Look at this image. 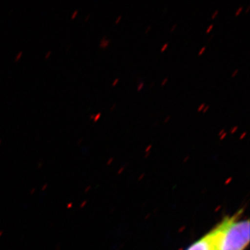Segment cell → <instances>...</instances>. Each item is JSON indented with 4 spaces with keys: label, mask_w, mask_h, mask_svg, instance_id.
Segmentation results:
<instances>
[{
    "label": "cell",
    "mask_w": 250,
    "mask_h": 250,
    "mask_svg": "<svg viewBox=\"0 0 250 250\" xmlns=\"http://www.w3.org/2000/svg\"><path fill=\"white\" fill-rule=\"evenodd\" d=\"M210 235L215 250H244L250 242L249 220L227 219Z\"/></svg>",
    "instance_id": "1"
},
{
    "label": "cell",
    "mask_w": 250,
    "mask_h": 250,
    "mask_svg": "<svg viewBox=\"0 0 250 250\" xmlns=\"http://www.w3.org/2000/svg\"><path fill=\"white\" fill-rule=\"evenodd\" d=\"M187 250H215L210 233L196 242Z\"/></svg>",
    "instance_id": "2"
},
{
    "label": "cell",
    "mask_w": 250,
    "mask_h": 250,
    "mask_svg": "<svg viewBox=\"0 0 250 250\" xmlns=\"http://www.w3.org/2000/svg\"><path fill=\"white\" fill-rule=\"evenodd\" d=\"M109 39H106V36H104V37H103V39H102L101 42H100V46L101 47H103V48H106V47H107L108 45H109Z\"/></svg>",
    "instance_id": "3"
},
{
    "label": "cell",
    "mask_w": 250,
    "mask_h": 250,
    "mask_svg": "<svg viewBox=\"0 0 250 250\" xmlns=\"http://www.w3.org/2000/svg\"><path fill=\"white\" fill-rule=\"evenodd\" d=\"M143 86H144V82H143V81H141V82H140L139 85H138V91H140V90L142 89Z\"/></svg>",
    "instance_id": "4"
},
{
    "label": "cell",
    "mask_w": 250,
    "mask_h": 250,
    "mask_svg": "<svg viewBox=\"0 0 250 250\" xmlns=\"http://www.w3.org/2000/svg\"><path fill=\"white\" fill-rule=\"evenodd\" d=\"M102 113H98V114L95 115V117H94L93 120L94 122H97L100 118V116H101Z\"/></svg>",
    "instance_id": "5"
},
{
    "label": "cell",
    "mask_w": 250,
    "mask_h": 250,
    "mask_svg": "<svg viewBox=\"0 0 250 250\" xmlns=\"http://www.w3.org/2000/svg\"><path fill=\"white\" fill-rule=\"evenodd\" d=\"M206 106L205 103H202L199 106L198 108H197V111H201L202 109H203L204 108H205V106Z\"/></svg>",
    "instance_id": "6"
},
{
    "label": "cell",
    "mask_w": 250,
    "mask_h": 250,
    "mask_svg": "<svg viewBox=\"0 0 250 250\" xmlns=\"http://www.w3.org/2000/svg\"><path fill=\"white\" fill-rule=\"evenodd\" d=\"M207 48V47L206 46H204V47H202L201 49H200V50L199 51L198 55H202V53H203L204 52H205V50Z\"/></svg>",
    "instance_id": "7"
},
{
    "label": "cell",
    "mask_w": 250,
    "mask_h": 250,
    "mask_svg": "<svg viewBox=\"0 0 250 250\" xmlns=\"http://www.w3.org/2000/svg\"><path fill=\"white\" fill-rule=\"evenodd\" d=\"M22 52H20L19 54H18L17 56H16V59H15V61L16 62H17V61L19 60L20 58H21V56H22Z\"/></svg>",
    "instance_id": "8"
},
{
    "label": "cell",
    "mask_w": 250,
    "mask_h": 250,
    "mask_svg": "<svg viewBox=\"0 0 250 250\" xmlns=\"http://www.w3.org/2000/svg\"><path fill=\"white\" fill-rule=\"evenodd\" d=\"M243 6H241V7L239 8V9L237 10L236 12L235 13V16H238V15H239L240 13H241V11H242V10H243Z\"/></svg>",
    "instance_id": "9"
},
{
    "label": "cell",
    "mask_w": 250,
    "mask_h": 250,
    "mask_svg": "<svg viewBox=\"0 0 250 250\" xmlns=\"http://www.w3.org/2000/svg\"><path fill=\"white\" fill-rule=\"evenodd\" d=\"M238 126H233V127L231 128V134H233V133L235 132V131H236L237 129H238Z\"/></svg>",
    "instance_id": "10"
},
{
    "label": "cell",
    "mask_w": 250,
    "mask_h": 250,
    "mask_svg": "<svg viewBox=\"0 0 250 250\" xmlns=\"http://www.w3.org/2000/svg\"><path fill=\"white\" fill-rule=\"evenodd\" d=\"M167 45H168V43H167V42H166V43L164 44V46L161 47V52H164V51L165 50L166 47H167Z\"/></svg>",
    "instance_id": "11"
},
{
    "label": "cell",
    "mask_w": 250,
    "mask_h": 250,
    "mask_svg": "<svg viewBox=\"0 0 250 250\" xmlns=\"http://www.w3.org/2000/svg\"><path fill=\"white\" fill-rule=\"evenodd\" d=\"M213 24H210V25L209 26V27H208V28H207V31H206V33H208V32H209V31H210V30H211L212 28H213Z\"/></svg>",
    "instance_id": "12"
},
{
    "label": "cell",
    "mask_w": 250,
    "mask_h": 250,
    "mask_svg": "<svg viewBox=\"0 0 250 250\" xmlns=\"http://www.w3.org/2000/svg\"><path fill=\"white\" fill-rule=\"evenodd\" d=\"M238 71H239V70H238V69H236V70L233 72V73L231 74V77H233L236 76V75L237 73H238Z\"/></svg>",
    "instance_id": "13"
},
{
    "label": "cell",
    "mask_w": 250,
    "mask_h": 250,
    "mask_svg": "<svg viewBox=\"0 0 250 250\" xmlns=\"http://www.w3.org/2000/svg\"><path fill=\"white\" fill-rule=\"evenodd\" d=\"M167 80H168V77H166V78L164 79V80H163V82H161V85H164V84H165L166 82H167Z\"/></svg>",
    "instance_id": "14"
},
{
    "label": "cell",
    "mask_w": 250,
    "mask_h": 250,
    "mask_svg": "<svg viewBox=\"0 0 250 250\" xmlns=\"http://www.w3.org/2000/svg\"><path fill=\"white\" fill-rule=\"evenodd\" d=\"M218 10H216V11H214V13H213V15H212L211 18L212 19H213L216 16V15L218 14Z\"/></svg>",
    "instance_id": "15"
},
{
    "label": "cell",
    "mask_w": 250,
    "mask_h": 250,
    "mask_svg": "<svg viewBox=\"0 0 250 250\" xmlns=\"http://www.w3.org/2000/svg\"><path fill=\"white\" fill-rule=\"evenodd\" d=\"M208 108H209V106H208V105H207V106H205V108H204L203 109V113H206V112H207V110H208Z\"/></svg>",
    "instance_id": "16"
},
{
    "label": "cell",
    "mask_w": 250,
    "mask_h": 250,
    "mask_svg": "<svg viewBox=\"0 0 250 250\" xmlns=\"http://www.w3.org/2000/svg\"><path fill=\"white\" fill-rule=\"evenodd\" d=\"M118 81H119V78H116L114 82H113V83H112V85H116L117 83H118Z\"/></svg>",
    "instance_id": "17"
},
{
    "label": "cell",
    "mask_w": 250,
    "mask_h": 250,
    "mask_svg": "<svg viewBox=\"0 0 250 250\" xmlns=\"http://www.w3.org/2000/svg\"><path fill=\"white\" fill-rule=\"evenodd\" d=\"M77 14H78V11L76 10V11H75V12H74V14L72 15V18H75Z\"/></svg>",
    "instance_id": "18"
},
{
    "label": "cell",
    "mask_w": 250,
    "mask_h": 250,
    "mask_svg": "<svg viewBox=\"0 0 250 250\" xmlns=\"http://www.w3.org/2000/svg\"><path fill=\"white\" fill-rule=\"evenodd\" d=\"M170 119V116H168L166 117L165 119H164V123H167V122H168L169 120Z\"/></svg>",
    "instance_id": "19"
},
{
    "label": "cell",
    "mask_w": 250,
    "mask_h": 250,
    "mask_svg": "<svg viewBox=\"0 0 250 250\" xmlns=\"http://www.w3.org/2000/svg\"><path fill=\"white\" fill-rule=\"evenodd\" d=\"M177 24H174L173 26H172V27H171L170 31H174V29H175V28L177 27Z\"/></svg>",
    "instance_id": "20"
},
{
    "label": "cell",
    "mask_w": 250,
    "mask_h": 250,
    "mask_svg": "<svg viewBox=\"0 0 250 250\" xmlns=\"http://www.w3.org/2000/svg\"><path fill=\"white\" fill-rule=\"evenodd\" d=\"M150 29H151V26L150 25L148 26V27H147V29H146V30L145 31V34H147L148 31H149V30H150Z\"/></svg>",
    "instance_id": "21"
},
{
    "label": "cell",
    "mask_w": 250,
    "mask_h": 250,
    "mask_svg": "<svg viewBox=\"0 0 250 250\" xmlns=\"http://www.w3.org/2000/svg\"><path fill=\"white\" fill-rule=\"evenodd\" d=\"M121 18H122V16H118V18H117L116 21V24H117V23L119 22V21H121Z\"/></svg>",
    "instance_id": "22"
},
{
    "label": "cell",
    "mask_w": 250,
    "mask_h": 250,
    "mask_svg": "<svg viewBox=\"0 0 250 250\" xmlns=\"http://www.w3.org/2000/svg\"><path fill=\"white\" fill-rule=\"evenodd\" d=\"M227 133L224 132L223 134L221 135V139H223V138H225L226 136Z\"/></svg>",
    "instance_id": "23"
},
{
    "label": "cell",
    "mask_w": 250,
    "mask_h": 250,
    "mask_svg": "<svg viewBox=\"0 0 250 250\" xmlns=\"http://www.w3.org/2000/svg\"><path fill=\"white\" fill-rule=\"evenodd\" d=\"M49 54H51V51H49V52H47V54H46V59L48 58V57H49Z\"/></svg>",
    "instance_id": "24"
},
{
    "label": "cell",
    "mask_w": 250,
    "mask_h": 250,
    "mask_svg": "<svg viewBox=\"0 0 250 250\" xmlns=\"http://www.w3.org/2000/svg\"><path fill=\"white\" fill-rule=\"evenodd\" d=\"M225 132V129H223L221 130V131L219 132V135H222L223 134V133Z\"/></svg>",
    "instance_id": "25"
},
{
    "label": "cell",
    "mask_w": 250,
    "mask_h": 250,
    "mask_svg": "<svg viewBox=\"0 0 250 250\" xmlns=\"http://www.w3.org/2000/svg\"><path fill=\"white\" fill-rule=\"evenodd\" d=\"M246 134L247 133L246 132V131H245V132H243V134L241 135V137H240V139H242V138H243V136H246Z\"/></svg>",
    "instance_id": "26"
},
{
    "label": "cell",
    "mask_w": 250,
    "mask_h": 250,
    "mask_svg": "<svg viewBox=\"0 0 250 250\" xmlns=\"http://www.w3.org/2000/svg\"><path fill=\"white\" fill-rule=\"evenodd\" d=\"M116 104H113L112 105V106L111 107V110L112 111V110L113 109V108H114L115 107H116Z\"/></svg>",
    "instance_id": "27"
},
{
    "label": "cell",
    "mask_w": 250,
    "mask_h": 250,
    "mask_svg": "<svg viewBox=\"0 0 250 250\" xmlns=\"http://www.w3.org/2000/svg\"><path fill=\"white\" fill-rule=\"evenodd\" d=\"M250 9V6H248V8H247L246 13H248V11H249Z\"/></svg>",
    "instance_id": "28"
},
{
    "label": "cell",
    "mask_w": 250,
    "mask_h": 250,
    "mask_svg": "<svg viewBox=\"0 0 250 250\" xmlns=\"http://www.w3.org/2000/svg\"><path fill=\"white\" fill-rule=\"evenodd\" d=\"M213 36H214V34H212V35H211V36H210V37H209V38H208V41H210V39H212V38H213Z\"/></svg>",
    "instance_id": "29"
},
{
    "label": "cell",
    "mask_w": 250,
    "mask_h": 250,
    "mask_svg": "<svg viewBox=\"0 0 250 250\" xmlns=\"http://www.w3.org/2000/svg\"><path fill=\"white\" fill-rule=\"evenodd\" d=\"M94 117H95V115H94V114H93V115H90V119H93Z\"/></svg>",
    "instance_id": "30"
},
{
    "label": "cell",
    "mask_w": 250,
    "mask_h": 250,
    "mask_svg": "<svg viewBox=\"0 0 250 250\" xmlns=\"http://www.w3.org/2000/svg\"><path fill=\"white\" fill-rule=\"evenodd\" d=\"M154 84V82H152V83H151V84L149 85V87H150V88H151V87H152V85Z\"/></svg>",
    "instance_id": "31"
},
{
    "label": "cell",
    "mask_w": 250,
    "mask_h": 250,
    "mask_svg": "<svg viewBox=\"0 0 250 250\" xmlns=\"http://www.w3.org/2000/svg\"><path fill=\"white\" fill-rule=\"evenodd\" d=\"M90 18V14L89 15H88V16H87V18H86V19H85V21H87V20L88 19V18Z\"/></svg>",
    "instance_id": "32"
},
{
    "label": "cell",
    "mask_w": 250,
    "mask_h": 250,
    "mask_svg": "<svg viewBox=\"0 0 250 250\" xmlns=\"http://www.w3.org/2000/svg\"><path fill=\"white\" fill-rule=\"evenodd\" d=\"M158 122H159V121H157L155 122V123H154V125L157 124Z\"/></svg>",
    "instance_id": "33"
}]
</instances>
